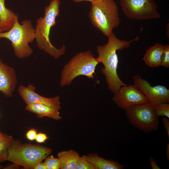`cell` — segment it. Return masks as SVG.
<instances>
[{
	"mask_svg": "<svg viewBox=\"0 0 169 169\" xmlns=\"http://www.w3.org/2000/svg\"><path fill=\"white\" fill-rule=\"evenodd\" d=\"M73 1L75 3H79L82 1H88L92 3L96 0H73Z\"/></svg>",
	"mask_w": 169,
	"mask_h": 169,
	"instance_id": "30",
	"label": "cell"
},
{
	"mask_svg": "<svg viewBox=\"0 0 169 169\" xmlns=\"http://www.w3.org/2000/svg\"><path fill=\"white\" fill-rule=\"evenodd\" d=\"M17 17V15L13 11L6 7L5 0H0V32L9 30Z\"/></svg>",
	"mask_w": 169,
	"mask_h": 169,
	"instance_id": "16",
	"label": "cell"
},
{
	"mask_svg": "<svg viewBox=\"0 0 169 169\" xmlns=\"http://www.w3.org/2000/svg\"><path fill=\"white\" fill-rule=\"evenodd\" d=\"M125 110L129 122L137 129L145 133L158 130L159 117L153 105L150 103L137 105Z\"/></svg>",
	"mask_w": 169,
	"mask_h": 169,
	"instance_id": "7",
	"label": "cell"
},
{
	"mask_svg": "<svg viewBox=\"0 0 169 169\" xmlns=\"http://www.w3.org/2000/svg\"><path fill=\"white\" fill-rule=\"evenodd\" d=\"M134 85L147 98L153 105L161 103H169V90L165 86L158 85L152 86L146 79L139 75L133 77Z\"/></svg>",
	"mask_w": 169,
	"mask_h": 169,
	"instance_id": "10",
	"label": "cell"
},
{
	"mask_svg": "<svg viewBox=\"0 0 169 169\" xmlns=\"http://www.w3.org/2000/svg\"><path fill=\"white\" fill-rule=\"evenodd\" d=\"M120 4L124 14L130 19L145 20L160 17L154 0H120Z\"/></svg>",
	"mask_w": 169,
	"mask_h": 169,
	"instance_id": "8",
	"label": "cell"
},
{
	"mask_svg": "<svg viewBox=\"0 0 169 169\" xmlns=\"http://www.w3.org/2000/svg\"><path fill=\"white\" fill-rule=\"evenodd\" d=\"M85 156L95 169H123L125 167L118 161L102 158L97 153H89Z\"/></svg>",
	"mask_w": 169,
	"mask_h": 169,
	"instance_id": "14",
	"label": "cell"
},
{
	"mask_svg": "<svg viewBox=\"0 0 169 169\" xmlns=\"http://www.w3.org/2000/svg\"><path fill=\"white\" fill-rule=\"evenodd\" d=\"M57 156L61 162V169H75L80 156L77 152L73 150L59 152Z\"/></svg>",
	"mask_w": 169,
	"mask_h": 169,
	"instance_id": "17",
	"label": "cell"
},
{
	"mask_svg": "<svg viewBox=\"0 0 169 169\" xmlns=\"http://www.w3.org/2000/svg\"><path fill=\"white\" fill-rule=\"evenodd\" d=\"M150 165L152 169H160V168L156 163L154 159L152 157H150L149 160Z\"/></svg>",
	"mask_w": 169,
	"mask_h": 169,
	"instance_id": "26",
	"label": "cell"
},
{
	"mask_svg": "<svg viewBox=\"0 0 169 169\" xmlns=\"http://www.w3.org/2000/svg\"><path fill=\"white\" fill-rule=\"evenodd\" d=\"M34 169H47V168L44 163L42 162L38 163L34 167Z\"/></svg>",
	"mask_w": 169,
	"mask_h": 169,
	"instance_id": "28",
	"label": "cell"
},
{
	"mask_svg": "<svg viewBox=\"0 0 169 169\" xmlns=\"http://www.w3.org/2000/svg\"><path fill=\"white\" fill-rule=\"evenodd\" d=\"M17 83L14 69L3 63L0 58V92L6 97H11Z\"/></svg>",
	"mask_w": 169,
	"mask_h": 169,
	"instance_id": "12",
	"label": "cell"
},
{
	"mask_svg": "<svg viewBox=\"0 0 169 169\" xmlns=\"http://www.w3.org/2000/svg\"><path fill=\"white\" fill-rule=\"evenodd\" d=\"M60 5L59 0H51L49 5L45 7L44 17L37 20L35 29V39L38 48L55 59L64 55L66 51L64 45L58 49L52 44L49 38L50 29L56 24V18L59 15Z\"/></svg>",
	"mask_w": 169,
	"mask_h": 169,
	"instance_id": "2",
	"label": "cell"
},
{
	"mask_svg": "<svg viewBox=\"0 0 169 169\" xmlns=\"http://www.w3.org/2000/svg\"><path fill=\"white\" fill-rule=\"evenodd\" d=\"M19 166L13 163L12 164L5 166L3 167L4 169H17L20 168Z\"/></svg>",
	"mask_w": 169,
	"mask_h": 169,
	"instance_id": "27",
	"label": "cell"
},
{
	"mask_svg": "<svg viewBox=\"0 0 169 169\" xmlns=\"http://www.w3.org/2000/svg\"><path fill=\"white\" fill-rule=\"evenodd\" d=\"M21 25L18 23L17 17L9 30L0 32V38H5L11 42L15 55L20 59L28 57L33 54V49L28 44L35 38V29L31 22L24 19Z\"/></svg>",
	"mask_w": 169,
	"mask_h": 169,
	"instance_id": "6",
	"label": "cell"
},
{
	"mask_svg": "<svg viewBox=\"0 0 169 169\" xmlns=\"http://www.w3.org/2000/svg\"><path fill=\"white\" fill-rule=\"evenodd\" d=\"M165 46L158 43L151 47L146 52L143 58L148 66L156 67L161 65Z\"/></svg>",
	"mask_w": 169,
	"mask_h": 169,
	"instance_id": "15",
	"label": "cell"
},
{
	"mask_svg": "<svg viewBox=\"0 0 169 169\" xmlns=\"http://www.w3.org/2000/svg\"><path fill=\"white\" fill-rule=\"evenodd\" d=\"M49 138L45 133L39 132L37 134L35 140L38 143H44Z\"/></svg>",
	"mask_w": 169,
	"mask_h": 169,
	"instance_id": "24",
	"label": "cell"
},
{
	"mask_svg": "<svg viewBox=\"0 0 169 169\" xmlns=\"http://www.w3.org/2000/svg\"><path fill=\"white\" fill-rule=\"evenodd\" d=\"M99 63L97 58H95L90 50L77 53L64 66L60 75V86L70 85L79 76L93 79L95 68Z\"/></svg>",
	"mask_w": 169,
	"mask_h": 169,
	"instance_id": "5",
	"label": "cell"
},
{
	"mask_svg": "<svg viewBox=\"0 0 169 169\" xmlns=\"http://www.w3.org/2000/svg\"></svg>",
	"mask_w": 169,
	"mask_h": 169,
	"instance_id": "33",
	"label": "cell"
},
{
	"mask_svg": "<svg viewBox=\"0 0 169 169\" xmlns=\"http://www.w3.org/2000/svg\"><path fill=\"white\" fill-rule=\"evenodd\" d=\"M141 31V29L139 34L135 38L129 41L118 38L113 32L108 37L107 44L96 47L98 54L97 58L104 66L101 71L105 75L109 89L113 94L121 87L127 85L121 80L117 73L118 59L116 51L128 48L131 43L138 40L139 35Z\"/></svg>",
	"mask_w": 169,
	"mask_h": 169,
	"instance_id": "1",
	"label": "cell"
},
{
	"mask_svg": "<svg viewBox=\"0 0 169 169\" xmlns=\"http://www.w3.org/2000/svg\"><path fill=\"white\" fill-rule=\"evenodd\" d=\"M114 95L113 101L119 108L125 110L149 102L146 96L134 85L122 86Z\"/></svg>",
	"mask_w": 169,
	"mask_h": 169,
	"instance_id": "9",
	"label": "cell"
},
{
	"mask_svg": "<svg viewBox=\"0 0 169 169\" xmlns=\"http://www.w3.org/2000/svg\"><path fill=\"white\" fill-rule=\"evenodd\" d=\"M162 122L164 125V126L166 129L167 133L168 138H169V120L166 117H164L162 118Z\"/></svg>",
	"mask_w": 169,
	"mask_h": 169,
	"instance_id": "25",
	"label": "cell"
},
{
	"mask_svg": "<svg viewBox=\"0 0 169 169\" xmlns=\"http://www.w3.org/2000/svg\"><path fill=\"white\" fill-rule=\"evenodd\" d=\"M35 87L29 84L27 87L20 85L18 89V91L26 105L33 104H40L50 107L61 109L60 97L46 98L38 94L35 91Z\"/></svg>",
	"mask_w": 169,
	"mask_h": 169,
	"instance_id": "11",
	"label": "cell"
},
{
	"mask_svg": "<svg viewBox=\"0 0 169 169\" xmlns=\"http://www.w3.org/2000/svg\"><path fill=\"white\" fill-rule=\"evenodd\" d=\"M91 3L89 18L92 24L109 37L120 23L116 3L114 0H96Z\"/></svg>",
	"mask_w": 169,
	"mask_h": 169,
	"instance_id": "4",
	"label": "cell"
},
{
	"mask_svg": "<svg viewBox=\"0 0 169 169\" xmlns=\"http://www.w3.org/2000/svg\"><path fill=\"white\" fill-rule=\"evenodd\" d=\"M13 139L9 136L0 139V161L7 160L8 149Z\"/></svg>",
	"mask_w": 169,
	"mask_h": 169,
	"instance_id": "18",
	"label": "cell"
},
{
	"mask_svg": "<svg viewBox=\"0 0 169 169\" xmlns=\"http://www.w3.org/2000/svg\"><path fill=\"white\" fill-rule=\"evenodd\" d=\"M2 167H2V166H1V165L0 164V169L2 168Z\"/></svg>",
	"mask_w": 169,
	"mask_h": 169,
	"instance_id": "32",
	"label": "cell"
},
{
	"mask_svg": "<svg viewBox=\"0 0 169 169\" xmlns=\"http://www.w3.org/2000/svg\"><path fill=\"white\" fill-rule=\"evenodd\" d=\"M37 134L36 130L31 128L27 132L26 137L29 140L32 141L35 140Z\"/></svg>",
	"mask_w": 169,
	"mask_h": 169,
	"instance_id": "23",
	"label": "cell"
},
{
	"mask_svg": "<svg viewBox=\"0 0 169 169\" xmlns=\"http://www.w3.org/2000/svg\"><path fill=\"white\" fill-rule=\"evenodd\" d=\"M167 147L166 148V155L168 160H169V144L167 143Z\"/></svg>",
	"mask_w": 169,
	"mask_h": 169,
	"instance_id": "29",
	"label": "cell"
},
{
	"mask_svg": "<svg viewBox=\"0 0 169 169\" xmlns=\"http://www.w3.org/2000/svg\"><path fill=\"white\" fill-rule=\"evenodd\" d=\"M8 136L6 135L3 133L0 132V139L5 138Z\"/></svg>",
	"mask_w": 169,
	"mask_h": 169,
	"instance_id": "31",
	"label": "cell"
},
{
	"mask_svg": "<svg viewBox=\"0 0 169 169\" xmlns=\"http://www.w3.org/2000/svg\"><path fill=\"white\" fill-rule=\"evenodd\" d=\"M25 109L36 114L38 118L46 117L57 120L61 118L59 111L60 109L58 108L40 104H33L26 105Z\"/></svg>",
	"mask_w": 169,
	"mask_h": 169,
	"instance_id": "13",
	"label": "cell"
},
{
	"mask_svg": "<svg viewBox=\"0 0 169 169\" xmlns=\"http://www.w3.org/2000/svg\"><path fill=\"white\" fill-rule=\"evenodd\" d=\"M50 148L40 145L23 144L13 139L8 151L7 160L25 169H33L52 152Z\"/></svg>",
	"mask_w": 169,
	"mask_h": 169,
	"instance_id": "3",
	"label": "cell"
},
{
	"mask_svg": "<svg viewBox=\"0 0 169 169\" xmlns=\"http://www.w3.org/2000/svg\"><path fill=\"white\" fill-rule=\"evenodd\" d=\"M75 169H95L86 159L85 155L80 156L78 159Z\"/></svg>",
	"mask_w": 169,
	"mask_h": 169,
	"instance_id": "21",
	"label": "cell"
},
{
	"mask_svg": "<svg viewBox=\"0 0 169 169\" xmlns=\"http://www.w3.org/2000/svg\"><path fill=\"white\" fill-rule=\"evenodd\" d=\"M44 163L47 169H59L61 162L58 158H56L51 155L48 156L45 159Z\"/></svg>",
	"mask_w": 169,
	"mask_h": 169,
	"instance_id": "20",
	"label": "cell"
},
{
	"mask_svg": "<svg viewBox=\"0 0 169 169\" xmlns=\"http://www.w3.org/2000/svg\"><path fill=\"white\" fill-rule=\"evenodd\" d=\"M161 65L169 67V45L166 44L162 55Z\"/></svg>",
	"mask_w": 169,
	"mask_h": 169,
	"instance_id": "22",
	"label": "cell"
},
{
	"mask_svg": "<svg viewBox=\"0 0 169 169\" xmlns=\"http://www.w3.org/2000/svg\"><path fill=\"white\" fill-rule=\"evenodd\" d=\"M154 108L157 116H164L169 118V104L161 103L153 105Z\"/></svg>",
	"mask_w": 169,
	"mask_h": 169,
	"instance_id": "19",
	"label": "cell"
}]
</instances>
